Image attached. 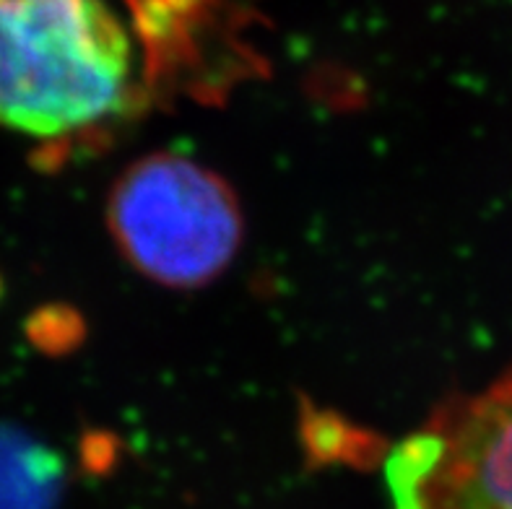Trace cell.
<instances>
[{"instance_id": "obj_1", "label": "cell", "mask_w": 512, "mask_h": 509, "mask_svg": "<svg viewBox=\"0 0 512 509\" xmlns=\"http://www.w3.org/2000/svg\"><path fill=\"white\" fill-rule=\"evenodd\" d=\"M136 94V42L110 0H0V128L68 143Z\"/></svg>"}, {"instance_id": "obj_2", "label": "cell", "mask_w": 512, "mask_h": 509, "mask_svg": "<svg viewBox=\"0 0 512 509\" xmlns=\"http://www.w3.org/2000/svg\"><path fill=\"white\" fill-rule=\"evenodd\" d=\"M112 232L138 271L175 286L214 278L240 245V208L227 185L182 156L138 162L115 185Z\"/></svg>"}, {"instance_id": "obj_3", "label": "cell", "mask_w": 512, "mask_h": 509, "mask_svg": "<svg viewBox=\"0 0 512 509\" xmlns=\"http://www.w3.org/2000/svg\"><path fill=\"white\" fill-rule=\"evenodd\" d=\"M385 481L393 509H512V367L393 447Z\"/></svg>"}, {"instance_id": "obj_4", "label": "cell", "mask_w": 512, "mask_h": 509, "mask_svg": "<svg viewBox=\"0 0 512 509\" xmlns=\"http://www.w3.org/2000/svg\"><path fill=\"white\" fill-rule=\"evenodd\" d=\"M63 463L47 445L0 424V509H55Z\"/></svg>"}]
</instances>
